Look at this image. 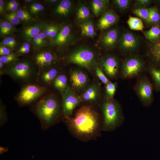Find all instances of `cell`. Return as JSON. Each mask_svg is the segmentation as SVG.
Wrapping results in <instances>:
<instances>
[{
	"mask_svg": "<svg viewBox=\"0 0 160 160\" xmlns=\"http://www.w3.org/2000/svg\"><path fill=\"white\" fill-rule=\"evenodd\" d=\"M150 54L156 63L160 61V42L154 44L151 48Z\"/></svg>",
	"mask_w": 160,
	"mask_h": 160,
	"instance_id": "cell-37",
	"label": "cell"
},
{
	"mask_svg": "<svg viewBox=\"0 0 160 160\" xmlns=\"http://www.w3.org/2000/svg\"><path fill=\"white\" fill-rule=\"evenodd\" d=\"M12 51L9 48L4 46L0 45V55L4 56L12 53Z\"/></svg>",
	"mask_w": 160,
	"mask_h": 160,
	"instance_id": "cell-44",
	"label": "cell"
},
{
	"mask_svg": "<svg viewBox=\"0 0 160 160\" xmlns=\"http://www.w3.org/2000/svg\"><path fill=\"white\" fill-rule=\"evenodd\" d=\"M32 60L39 72L53 67L58 60L53 52L44 48L34 50Z\"/></svg>",
	"mask_w": 160,
	"mask_h": 160,
	"instance_id": "cell-7",
	"label": "cell"
},
{
	"mask_svg": "<svg viewBox=\"0 0 160 160\" xmlns=\"http://www.w3.org/2000/svg\"><path fill=\"white\" fill-rule=\"evenodd\" d=\"M5 29V20H1L0 22V33L1 36L3 37H4Z\"/></svg>",
	"mask_w": 160,
	"mask_h": 160,
	"instance_id": "cell-46",
	"label": "cell"
},
{
	"mask_svg": "<svg viewBox=\"0 0 160 160\" xmlns=\"http://www.w3.org/2000/svg\"><path fill=\"white\" fill-rule=\"evenodd\" d=\"M120 37L119 30L116 28H111L101 35L100 42L104 48L111 50L115 48Z\"/></svg>",
	"mask_w": 160,
	"mask_h": 160,
	"instance_id": "cell-15",
	"label": "cell"
},
{
	"mask_svg": "<svg viewBox=\"0 0 160 160\" xmlns=\"http://www.w3.org/2000/svg\"><path fill=\"white\" fill-rule=\"evenodd\" d=\"M8 121L6 106L0 101V126H2Z\"/></svg>",
	"mask_w": 160,
	"mask_h": 160,
	"instance_id": "cell-40",
	"label": "cell"
},
{
	"mask_svg": "<svg viewBox=\"0 0 160 160\" xmlns=\"http://www.w3.org/2000/svg\"><path fill=\"white\" fill-rule=\"evenodd\" d=\"M18 56L16 53H12L7 55L0 56V61L6 65L16 60Z\"/></svg>",
	"mask_w": 160,
	"mask_h": 160,
	"instance_id": "cell-39",
	"label": "cell"
},
{
	"mask_svg": "<svg viewBox=\"0 0 160 160\" xmlns=\"http://www.w3.org/2000/svg\"><path fill=\"white\" fill-rule=\"evenodd\" d=\"M100 94L99 87L93 84L88 87L80 97L82 100L88 102L96 101L98 98Z\"/></svg>",
	"mask_w": 160,
	"mask_h": 160,
	"instance_id": "cell-24",
	"label": "cell"
},
{
	"mask_svg": "<svg viewBox=\"0 0 160 160\" xmlns=\"http://www.w3.org/2000/svg\"><path fill=\"white\" fill-rule=\"evenodd\" d=\"M46 23L40 20H36L24 25L20 32L21 39L30 42L39 34L44 31Z\"/></svg>",
	"mask_w": 160,
	"mask_h": 160,
	"instance_id": "cell-13",
	"label": "cell"
},
{
	"mask_svg": "<svg viewBox=\"0 0 160 160\" xmlns=\"http://www.w3.org/2000/svg\"><path fill=\"white\" fill-rule=\"evenodd\" d=\"M135 91L143 105L149 106L153 101V89L150 80L146 77L140 79L135 86Z\"/></svg>",
	"mask_w": 160,
	"mask_h": 160,
	"instance_id": "cell-11",
	"label": "cell"
},
{
	"mask_svg": "<svg viewBox=\"0 0 160 160\" xmlns=\"http://www.w3.org/2000/svg\"><path fill=\"white\" fill-rule=\"evenodd\" d=\"M5 20V29L4 37V38L9 36L12 34L15 30L14 26L7 21Z\"/></svg>",
	"mask_w": 160,
	"mask_h": 160,
	"instance_id": "cell-43",
	"label": "cell"
},
{
	"mask_svg": "<svg viewBox=\"0 0 160 160\" xmlns=\"http://www.w3.org/2000/svg\"><path fill=\"white\" fill-rule=\"evenodd\" d=\"M96 74L99 79L105 84L106 85L110 81L107 78L101 69L98 66L95 67Z\"/></svg>",
	"mask_w": 160,
	"mask_h": 160,
	"instance_id": "cell-42",
	"label": "cell"
},
{
	"mask_svg": "<svg viewBox=\"0 0 160 160\" xmlns=\"http://www.w3.org/2000/svg\"><path fill=\"white\" fill-rule=\"evenodd\" d=\"M30 109L39 120L43 131L59 122L63 116L61 105L52 94L44 95L30 105Z\"/></svg>",
	"mask_w": 160,
	"mask_h": 160,
	"instance_id": "cell-2",
	"label": "cell"
},
{
	"mask_svg": "<svg viewBox=\"0 0 160 160\" xmlns=\"http://www.w3.org/2000/svg\"><path fill=\"white\" fill-rule=\"evenodd\" d=\"M18 2L15 0H10L6 1L5 3V8L14 5Z\"/></svg>",
	"mask_w": 160,
	"mask_h": 160,
	"instance_id": "cell-49",
	"label": "cell"
},
{
	"mask_svg": "<svg viewBox=\"0 0 160 160\" xmlns=\"http://www.w3.org/2000/svg\"><path fill=\"white\" fill-rule=\"evenodd\" d=\"M70 80L73 87L76 90H79L86 86L88 79L85 73L80 70H76L71 73Z\"/></svg>",
	"mask_w": 160,
	"mask_h": 160,
	"instance_id": "cell-18",
	"label": "cell"
},
{
	"mask_svg": "<svg viewBox=\"0 0 160 160\" xmlns=\"http://www.w3.org/2000/svg\"><path fill=\"white\" fill-rule=\"evenodd\" d=\"M26 8L35 18V17H37L43 14L45 10L44 5L40 3L35 1L29 4L27 6Z\"/></svg>",
	"mask_w": 160,
	"mask_h": 160,
	"instance_id": "cell-28",
	"label": "cell"
},
{
	"mask_svg": "<svg viewBox=\"0 0 160 160\" xmlns=\"http://www.w3.org/2000/svg\"><path fill=\"white\" fill-rule=\"evenodd\" d=\"M4 16L5 20L14 26L20 24L22 23L16 11L7 13Z\"/></svg>",
	"mask_w": 160,
	"mask_h": 160,
	"instance_id": "cell-32",
	"label": "cell"
},
{
	"mask_svg": "<svg viewBox=\"0 0 160 160\" xmlns=\"http://www.w3.org/2000/svg\"><path fill=\"white\" fill-rule=\"evenodd\" d=\"M92 15L90 10L87 4L80 2L76 7L75 14V21L79 25L91 18Z\"/></svg>",
	"mask_w": 160,
	"mask_h": 160,
	"instance_id": "cell-19",
	"label": "cell"
},
{
	"mask_svg": "<svg viewBox=\"0 0 160 160\" xmlns=\"http://www.w3.org/2000/svg\"><path fill=\"white\" fill-rule=\"evenodd\" d=\"M45 2L48 5L55 6L59 1L58 0H45Z\"/></svg>",
	"mask_w": 160,
	"mask_h": 160,
	"instance_id": "cell-50",
	"label": "cell"
},
{
	"mask_svg": "<svg viewBox=\"0 0 160 160\" xmlns=\"http://www.w3.org/2000/svg\"><path fill=\"white\" fill-rule=\"evenodd\" d=\"M100 63L103 70L108 76L114 78L117 76L119 70V63L116 57L107 56L102 59Z\"/></svg>",
	"mask_w": 160,
	"mask_h": 160,
	"instance_id": "cell-16",
	"label": "cell"
},
{
	"mask_svg": "<svg viewBox=\"0 0 160 160\" xmlns=\"http://www.w3.org/2000/svg\"><path fill=\"white\" fill-rule=\"evenodd\" d=\"M5 65L1 61H0V70H3L5 67Z\"/></svg>",
	"mask_w": 160,
	"mask_h": 160,
	"instance_id": "cell-52",
	"label": "cell"
},
{
	"mask_svg": "<svg viewBox=\"0 0 160 160\" xmlns=\"http://www.w3.org/2000/svg\"><path fill=\"white\" fill-rule=\"evenodd\" d=\"M8 149L5 147L0 146V155H2L5 152L8 151Z\"/></svg>",
	"mask_w": 160,
	"mask_h": 160,
	"instance_id": "cell-51",
	"label": "cell"
},
{
	"mask_svg": "<svg viewBox=\"0 0 160 160\" xmlns=\"http://www.w3.org/2000/svg\"><path fill=\"white\" fill-rule=\"evenodd\" d=\"M38 73L32 60L23 58H18L0 70L1 74L7 75L16 81L26 84L38 76Z\"/></svg>",
	"mask_w": 160,
	"mask_h": 160,
	"instance_id": "cell-3",
	"label": "cell"
},
{
	"mask_svg": "<svg viewBox=\"0 0 160 160\" xmlns=\"http://www.w3.org/2000/svg\"><path fill=\"white\" fill-rule=\"evenodd\" d=\"M151 1L149 0H136L135 2L137 4L142 6V7L147 6L150 3Z\"/></svg>",
	"mask_w": 160,
	"mask_h": 160,
	"instance_id": "cell-47",
	"label": "cell"
},
{
	"mask_svg": "<svg viewBox=\"0 0 160 160\" xmlns=\"http://www.w3.org/2000/svg\"><path fill=\"white\" fill-rule=\"evenodd\" d=\"M16 13L24 25L37 20L30 14L26 7L18 8Z\"/></svg>",
	"mask_w": 160,
	"mask_h": 160,
	"instance_id": "cell-27",
	"label": "cell"
},
{
	"mask_svg": "<svg viewBox=\"0 0 160 160\" xmlns=\"http://www.w3.org/2000/svg\"><path fill=\"white\" fill-rule=\"evenodd\" d=\"M119 20V16L114 11L108 10L101 15L97 24V28L104 30L116 24Z\"/></svg>",
	"mask_w": 160,
	"mask_h": 160,
	"instance_id": "cell-17",
	"label": "cell"
},
{
	"mask_svg": "<svg viewBox=\"0 0 160 160\" xmlns=\"http://www.w3.org/2000/svg\"><path fill=\"white\" fill-rule=\"evenodd\" d=\"M47 90L45 86L29 83L21 89L16 100L20 107L30 105L45 95Z\"/></svg>",
	"mask_w": 160,
	"mask_h": 160,
	"instance_id": "cell-5",
	"label": "cell"
},
{
	"mask_svg": "<svg viewBox=\"0 0 160 160\" xmlns=\"http://www.w3.org/2000/svg\"><path fill=\"white\" fill-rule=\"evenodd\" d=\"M74 3L71 0H59L52 8L51 14L58 21L64 22L70 17L74 10Z\"/></svg>",
	"mask_w": 160,
	"mask_h": 160,
	"instance_id": "cell-12",
	"label": "cell"
},
{
	"mask_svg": "<svg viewBox=\"0 0 160 160\" xmlns=\"http://www.w3.org/2000/svg\"><path fill=\"white\" fill-rule=\"evenodd\" d=\"M51 84L58 90L61 95L69 87L68 85L67 77L64 74H59L52 81Z\"/></svg>",
	"mask_w": 160,
	"mask_h": 160,
	"instance_id": "cell-26",
	"label": "cell"
},
{
	"mask_svg": "<svg viewBox=\"0 0 160 160\" xmlns=\"http://www.w3.org/2000/svg\"><path fill=\"white\" fill-rule=\"evenodd\" d=\"M127 23L129 28L133 30L142 31L144 28L143 22L140 18L129 16Z\"/></svg>",
	"mask_w": 160,
	"mask_h": 160,
	"instance_id": "cell-29",
	"label": "cell"
},
{
	"mask_svg": "<svg viewBox=\"0 0 160 160\" xmlns=\"http://www.w3.org/2000/svg\"><path fill=\"white\" fill-rule=\"evenodd\" d=\"M62 111L63 118L72 116L75 108L82 101L80 97L78 96L69 87L62 94Z\"/></svg>",
	"mask_w": 160,
	"mask_h": 160,
	"instance_id": "cell-10",
	"label": "cell"
},
{
	"mask_svg": "<svg viewBox=\"0 0 160 160\" xmlns=\"http://www.w3.org/2000/svg\"><path fill=\"white\" fill-rule=\"evenodd\" d=\"M103 118L102 130L107 132L113 131L124 123V118L120 104L113 99H106L102 107Z\"/></svg>",
	"mask_w": 160,
	"mask_h": 160,
	"instance_id": "cell-4",
	"label": "cell"
},
{
	"mask_svg": "<svg viewBox=\"0 0 160 160\" xmlns=\"http://www.w3.org/2000/svg\"><path fill=\"white\" fill-rule=\"evenodd\" d=\"M133 13L136 15L146 21L148 17V9L144 7H138L134 8Z\"/></svg>",
	"mask_w": 160,
	"mask_h": 160,
	"instance_id": "cell-33",
	"label": "cell"
},
{
	"mask_svg": "<svg viewBox=\"0 0 160 160\" xmlns=\"http://www.w3.org/2000/svg\"><path fill=\"white\" fill-rule=\"evenodd\" d=\"M116 84L110 82L106 86V90L109 98L112 99L115 94L116 89Z\"/></svg>",
	"mask_w": 160,
	"mask_h": 160,
	"instance_id": "cell-41",
	"label": "cell"
},
{
	"mask_svg": "<svg viewBox=\"0 0 160 160\" xmlns=\"http://www.w3.org/2000/svg\"><path fill=\"white\" fill-rule=\"evenodd\" d=\"M31 44L28 42H25L20 44L16 49V54L18 56L25 55L28 54L31 50Z\"/></svg>",
	"mask_w": 160,
	"mask_h": 160,
	"instance_id": "cell-35",
	"label": "cell"
},
{
	"mask_svg": "<svg viewBox=\"0 0 160 160\" xmlns=\"http://www.w3.org/2000/svg\"><path fill=\"white\" fill-rule=\"evenodd\" d=\"M62 25L53 22L46 23L43 31L45 35L49 40L50 44L58 34Z\"/></svg>",
	"mask_w": 160,
	"mask_h": 160,
	"instance_id": "cell-23",
	"label": "cell"
},
{
	"mask_svg": "<svg viewBox=\"0 0 160 160\" xmlns=\"http://www.w3.org/2000/svg\"><path fill=\"white\" fill-rule=\"evenodd\" d=\"M76 40L71 25L70 24H65L62 25L58 34L49 46L61 51L73 44Z\"/></svg>",
	"mask_w": 160,
	"mask_h": 160,
	"instance_id": "cell-8",
	"label": "cell"
},
{
	"mask_svg": "<svg viewBox=\"0 0 160 160\" xmlns=\"http://www.w3.org/2000/svg\"><path fill=\"white\" fill-rule=\"evenodd\" d=\"M20 44L15 38L9 36L5 38L0 43V45L6 47L12 51L17 49Z\"/></svg>",
	"mask_w": 160,
	"mask_h": 160,
	"instance_id": "cell-30",
	"label": "cell"
},
{
	"mask_svg": "<svg viewBox=\"0 0 160 160\" xmlns=\"http://www.w3.org/2000/svg\"><path fill=\"white\" fill-rule=\"evenodd\" d=\"M24 1L26 3L30 4L35 1L33 0H24Z\"/></svg>",
	"mask_w": 160,
	"mask_h": 160,
	"instance_id": "cell-53",
	"label": "cell"
},
{
	"mask_svg": "<svg viewBox=\"0 0 160 160\" xmlns=\"http://www.w3.org/2000/svg\"><path fill=\"white\" fill-rule=\"evenodd\" d=\"M19 6L18 2L15 4L5 8V12L9 13L16 12L18 9Z\"/></svg>",
	"mask_w": 160,
	"mask_h": 160,
	"instance_id": "cell-45",
	"label": "cell"
},
{
	"mask_svg": "<svg viewBox=\"0 0 160 160\" xmlns=\"http://www.w3.org/2000/svg\"><path fill=\"white\" fill-rule=\"evenodd\" d=\"M59 72L58 70L53 67L38 72L37 77L42 85L47 87L51 84Z\"/></svg>",
	"mask_w": 160,
	"mask_h": 160,
	"instance_id": "cell-20",
	"label": "cell"
},
{
	"mask_svg": "<svg viewBox=\"0 0 160 160\" xmlns=\"http://www.w3.org/2000/svg\"><path fill=\"white\" fill-rule=\"evenodd\" d=\"M144 34L147 39L150 41L156 39L160 35V29L156 26H154L149 30L144 31Z\"/></svg>",
	"mask_w": 160,
	"mask_h": 160,
	"instance_id": "cell-31",
	"label": "cell"
},
{
	"mask_svg": "<svg viewBox=\"0 0 160 160\" xmlns=\"http://www.w3.org/2000/svg\"><path fill=\"white\" fill-rule=\"evenodd\" d=\"M30 43L34 50L44 48L49 45L50 41L43 31L34 37Z\"/></svg>",
	"mask_w": 160,
	"mask_h": 160,
	"instance_id": "cell-22",
	"label": "cell"
},
{
	"mask_svg": "<svg viewBox=\"0 0 160 160\" xmlns=\"http://www.w3.org/2000/svg\"><path fill=\"white\" fill-rule=\"evenodd\" d=\"M68 61L88 69L93 68L95 65L96 56L91 49L82 46L75 49L68 55Z\"/></svg>",
	"mask_w": 160,
	"mask_h": 160,
	"instance_id": "cell-6",
	"label": "cell"
},
{
	"mask_svg": "<svg viewBox=\"0 0 160 160\" xmlns=\"http://www.w3.org/2000/svg\"><path fill=\"white\" fill-rule=\"evenodd\" d=\"M148 17L147 21L149 23H155L160 19V15L157 9L154 7L148 8Z\"/></svg>",
	"mask_w": 160,
	"mask_h": 160,
	"instance_id": "cell-38",
	"label": "cell"
},
{
	"mask_svg": "<svg viewBox=\"0 0 160 160\" xmlns=\"http://www.w3.org/2000/svg\"><path fill=\"white\" fill-rule=\"evenodd\" d=\"M115 7L120 11H122L127 9L130 6L131 1L129 0H114L113 1Z\"/></svg>",
	"mask_w": 160,
	"mask_h": 160,
	"instance_id": "cell-36",
	"label": "cell"
},
{
	"mask_svg": "<svg viewBox=\"0 0 160 160\" xmlns=\"http://www.w3.org/2000/svg\"><path fill=\"white\" fill-rule=\"evenodd\" d=\"M119 47L122 51L133 52L138 47L140 43L139 39L133 33L125 31L122 33L119 41Z\"/></svg>",
	"mask_w": 160,
	"mask_h": 160,
	"instance_id": "cell-14",
	"label": "cell"
},
{
	"mask_svg": "<svg viewBox=\"0 0 160 160\" xmlns=\"http://www.w3.org/2000/svg\"><path fill=\"white\" fill-rule=\"evenodd\" d=\"M144 65L143 60L137 56H133L126 59L122 63L121 75L124 79L130 78L139 74Z\"/></svg>",
	"mask_w": 160,
	"mask_h": 160,
	"instance_id": "cell-9",
	"label": "cell"
},
{
	"mask_svg": "<svg viewBox=\"0 0 160 160\" xmlns=\"http://www.w3.org/2000/svg\"><path fill=\"white\" fill-rule=\"evenodd\" d=\"M63 118L70 132L80 140L87 141L92 139L102 130L99 114L90 105H83L73 116Z\"/></svg>",
	"mask_w": 160,
	"mask_h": 160,
	"instance_id": "cell-1",
	"label": "cell"
},
{
	"mask_svg": "<svg viewBox=\"0 0 160 160\" xmlns=\"http://www.w3.org/2000/svg\"><path fill=\"white\" fill-rule=\"evenodd\" d=\"M90 5L94 15L97 17L105 12L109 4V1L107 0H92Z\"/></svg>",
	"mask_w": 160,
	"mask_h": 160,
	"instance_id": "cell-21",
	"label": "cell"
},
{
	"mask_svg": "<svg viewBox=\"0 0 160 160\" xmlns=\"http://www.w3.org/2000/svg\"><path fill=\"white\" fill-rule=\"evenodd\" d=\"M81 29L82 35L84 37L93 38L96 33L94 23L92 18L85 21L79 25Z\"/></svg>",
	"mask_w": 160,
	"mask_h": 160,
	"instance_id": "cell-25",
	"label": "cell"
},
{
	"mask_svg": "<svg viewBox=\"0 0 160 160\" xmlns=\"http://www.w3.org/2000/svg\"><path fill=\"white\" fill-rule=\"evenodd\" d=\"M150 73L156 89L160 90V69L153 68L150 69Z\"/></svg>",
	"mask_w": 160,
	"mask_h": 160,
	"instance_id": "cell-34",
	"label": "cell"
},
{
	"mask_svg": "<svg viewBox=\"0 0 160 160\" xmlns=\"http://www.w3.org/2000/svg\"><path fill=\"white\" fill-rule=\"evenodd\" d=\"M5 1L3 0H0V14L1 15L4 16L6 13L5 11Z\"/></svg>",
	"mask_w": 160,
	"mask_h": 160,
	"instance_id": "cell-48",
	"label": "cell"
}]
</instances>
